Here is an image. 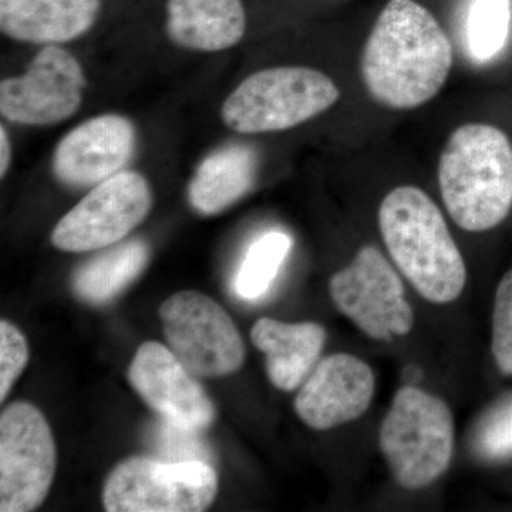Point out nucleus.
I'll return each mask as SVG.
<instances>
[{
	"label": "nucleus",
	"mask_w": 512,
	"mask_h": 512,
	"mask_svg": "<svg viewBox=\"0 0 512 512\" xmlns=\"http://www.w3.org/2000/svg\"><path fill=\"white\" fill-rule=\"evenodd\" d=\"M453 67V46L430 10L414 0H389L367 37L360 73L370 97L392 110L433 100Z\"/></svg>",
	"instance_id": "f257e3e1"
},
{
	"label": "nucleus",
	"mask_w": 512,
	"mask_h": 512,
	"mask_svg": "<svg viewBox=\"0 0 512 512\" xmlns=\"http://www.w3.org/2000/svg\"><path fill=\"white\" fill-rule=\"evenodd\" d=\"M379 228L394 264L426 301L458 299L466 288V262L426 192L413 185L390 191L380 204Z\"/></svg>",
	"instance_id": "f03ea898"
},
{
	"label": "nucleus",
	"mask_w": 512,
	"mask_h": 512,
	"mask_svg": "<svg viewBox=\"0 0 512 512\" xmlns=\"http://www.w3.org/2000/svg\"><path fill=\"white\" fill-rule=\"evenodd\" d=\"M439 185L444 207L458 227L490 231L512 208V143L501 128L458 127L443 148Z\"/></svg>",
	"instance_id": "7ed1b4c3"
},
{
	"label": "nucleus",
	"mask_w": 512,
	"mask_h": 512,
	"mask_svg": "<svg viewBox=\"0 0 512 512\" xmlns=\"http://www.w3.org/2000/svg\"><path fill=\"white\" fill-rule=\"evenodd\" d=\"M379 446L400 487H429L446 473L453 458V414L440 397L404 386L384 417Z\"/></svg>",
	"instance_id": "20e7f679"
},
{
	"label": "nucleus",
	"mask_w": 512,
	"mask_h": 512,
	"mask_svg": "<svg viewBox=\"0 0 512 512\" xmlns=\"http://www.w3.org/2000/svg\"><path fill=\"white\" fill-rule=\"evenodd\" d=\"M340 90L328 74L302 66L251 74L222 104L225 126L239 134L285 131L325 113Z\"/></svg>",
	"instance_id": "39448f33"
},
{
	"label": "nucleus",
	"mask_w": 512,
	"mask_h": 512,
	"mask_svg": "<svg viewBox=\"0 0 512 512\" xmlns=\"http://www.w3.org/2000/svg\"><path fill=\"white\" fill-rule=\"evenodd\" d=\"M217 494L218 476L210 463L134 456L110 471L103 505L109 512H201Z\"/></svg>",
	"instance_id": "423d86ee"
},
{
	"label": "nucleus",
	"mask_w": 512,
	"mask_h": 512,
	"mask_svg": "<svg viewBox=\"0 0 512 512\" xmlns=\"http://www.w3.org/2000/svg\"><path fill=\"white\" fill-rule=\"evenodd\" d=\"M168 348L197 377L234 375L245 362L244 340L234 320L210 296L181 291L160 306Z\"/></svg>",
	"instance_id": "0eeeda50"
},
{
	"label": "nucleus",
	"mask_w": 512,
	"mask_h": 512,
	"mask_svg": "<svg viewBox=\"0 0 512 512\" xmlns=\"http://www.w3.org/2000/svg\"><path fill=\"white\" fill-rule=\"evenodd\" d=\"M56 466V443L43 413L32 403L9 404L0 416V511L39 508Z\"/></svg>",
	"instance_id": "6e6552de"
},
{
	"label": "nucleus",
	"mask_w": 512,
	"mask_h": 512,
	"mask_svg": "<svg viewBox=\"0 0 512 512\" xmlns=\"http://www.w3.org/2000/svg\"><path fill=\"white\" fill-rule=\"evenodd\" d=\"M329 291L336 308L370 339L392 342L412 332L414 312L402 279L372 245L332 276Z\"/></svg>",
	"instance_id": "1a4fd4ad"
},
{
	"label": "nucleus",
	"mask_w": 512,
	"mask_h": 512,
	"mask_svg": "<svg viewBox=\"0 0 512 512\" xmlns=\"http://www.w3.org/2000/svg\"><path fill=\"white\" fill-rule=\"evenodd\" d=\"M153 192L137 171L123 170L94 185L79 204L57 222L53 247L63 252L97 251L119 244L146 220Z\"/></svg>",
	"instance_id": "9d476101"
},
{
	"label": "nucleus",
	"mask_w": 512,
	"mask_h": 512,
	"mask_svg": "<svg viewBox=\"0 0 512 512\" xmlns=\"http://www.w3.org/2000/svg\"><path fill=\"white\" fill-rule=\"evenodd\" d=\"M86 87L79 60L60 46H45L25 74L0 83V114L20 126H55L79 111Z\"/></svg>",
	"instance_id": "9b49d317"
},
{
	"label": "nucleus",
	"mask_w": 512,
	"mask_h": 512,
	"mask_svg": "<svg viewBox=\"0 0 512 512\" xmlns=\"http://www.w3.org/2000/svg\"><path fill=\"white\" fill-rule=\"evenodd\" d=\"M128 383L161 419L201 431L214 423V403L197 376L173 350L158 342L137 349L127 372Z\"/></svg>",
	"instance_id": "f8f14e48"
},
{
	"label": "nucleus",
	"mask_w": 512,
	"mask_h": 512,
	"mask_svg": "<svg viewBox=\"0 0 512 512\" xmlns=\"http://www.w3.org/2000/svg\"><path fill=\"white\" fill-rule=\"evenodd\" d=\"M372 367L360 357L336 353L320 360L296 394L293 409L316 431H326L357 420L375 396Z\"/></svg>",
	"instance_id": "ddd939ff"
},
{
	"label": "nucleus",
	"mask_w": 512,
	"mask_h": 512,
	"mask_svg": "<svg viewBox=\"0 0 512 512\" xmlns=\"http://www.w3.org/2000/svg\"><path fill=\"white\" fill-rule=\"evenodd\" d=\"M136 150V128L120 114H101L74 127L57 144L53 175L72 188H93L121 173Z\"/></svg>",
	"instance_id": "4468645a"
},
{
	"label": "nucleus",
	"mask_w": 512,
	"mask_h": 512,
	"mask_svg": "<svg viewBox=\"0 0 512 512\" xmlns=\"http://www.w3.org/2000/svg\"><path fill=\"white\" fill-rule=\"evenodd\" d=\"M101 0H0V30L16 42L59 46L86 35Z\"/></svg>",
	"instance_id": "2eb2a0df"
},
{
	"label": "nucleus",
	"mask_w": 512,
	"mask_h": 512,
	"mask_svg": "<svg viewBox=\"0 0 512 512\" xmlns=\"http://www.w3.org/2000/svg\"><path fill=\"white\" fill-rule=\"evenodd\" d=\"M251 340L265 355L269 382L282 392H293L318 363L326 330L315 322L285 323L261 318L251 330Z\"/></svg>",
	"instance_id": "dca6fc26"
},
{
	"label": "nucleus",
	"mask_w": 512,
	"mask_h": 512,
	"mask_svg": "<svg viewBox=\"0 0 512 512\" xmlns=\"http://www.w3.org/2000/svg\"><path fill=\"white\" fill-rule=\"evenodd\" d=\"M165 10L171 42L192 52L231 49L247 32L242 0H167Z\"/></svg>",
	"instance_id": "f3484780"
},
{
	"label": "nucleus",
	"mask_w": 512,
	"mask_h": 512,
	"mask_svg": "<svg viewBox=\"0 0 512 512\" xmlns=\"http://www.w3.org/2000/svg\"><path fill=\"white\" fill-rule=\"evenodd\" d=\"M258 161L242 144L220 148L200 165L187 188L192 210L204 217L218 215L237 204L254 187Z\"/></svg>",
	"instance_id": "a211bd4d"
},
{
	"label": "nucleus",
	"mask_w": 512,
	"mask_h": 512,
	"mask_svg": "<svg viewBox=\"0 0 512 512\" xmlns=\"http://www.w3.org/2000/svg\"><path fill=\"white\" fill-rule=\"evenodd\" d=\"M150 247L140 238L128 239L93 256L73 272L77 298L90 305H104L126 291L143 274Z\"/></svg>",
	"instance_id": "6ab92c4d"
},
{
	"label": "nucleus",
	"mask_w": 512,
	"mask_h": 512,
	"mask_svg": "<svg viewBox=\"0 0 512 512\" xmlns=\"http://www.w3.org/2000/svg\"><path fill=\"white\" fill-rule=\"evenodd\" d=\"M292 248V238L282 231L266 232L245 255L235 278V291L242 299L255 301L269 291Z\"/></svg>",
	"instance_id": "aec40b11"
},
{
	"label": "nucleus",
	"mask_w": 512,
	"mask_h": 512,
	"mask_svg": "<svg viewBox=\"0 0 512 512\" xmlns=\"http://www.w3.org/2000/svg\"><path fill=\"white\" fill-rule=\"evenodd\" d=\"M511 0H474L467 20L468 47L477 60L493 59L510 35Z\"/></svg>",
	"instance_id": "412c9836"
},
{
	"label": "nucleus",
	"mask_w": 512,
	"mask_h": 512,
	"mask_svg": "<svg viewBox=\"0 0 512 512\" xmlns=\"http://www.w3.org/2000/svg\"><path fill=\"white\" fill-rule=\"evenodd\" d=\"M491 350L500 372L512 376V269L495 292Z\"/></svg>",
	"instance_id": "4be33fe9"
},
{
	"label": "nucleus",
	"mask_w": 512,
	"mask_h": 512,
	"mask_svg": "<svg viewBox=\"0 0 512 512\" xmlns=\"http://www.w3.org/2000/svg\"><path fill=\"white\" fill-rule=\"evenodd\" d=\"M478 454L490 460L512 456V399L483 417L474 436Z\"/></svg>",
	"instance_id": "5701e85b"
},
{
	"label": "nucleus",
	"mask_w": 512,
	"mask_h": 512,
	"mask_svg": "<svg viewBox=\"0 0 512 512\" xmlns=\"http://www.w3.org/2000/svg\"><path fill=\"white\" fill-rule=\"evenodd\" d=\"M28 363L29 346L25 335L3 319L0 322V402H5Z\"/></svg>",
	"instance_id": "b1692460"
},
{
	"label": "nucleus",
	"mask_w": 512,
	"mask_h": 512,
	"mask_svg": "<svg viewBox=\"0 0 512 512\" xmlns=\"http://www.w3.org/2000/svg\"><path fill=\"white\" fill-rule=\"evenodd\" d=\"M200 431L177 426L170 421H161L153 437L156 446L167 460L165 461H207L210 458L207 448L198 437Z\"/></svg>",
	"instance_id": "393cba45"
},
{
	"label": "nucleus",
	"mask_w": 512,
	"mask_h": 512,
	"mask_svg": "<svg viewBox=\"0 0 512 512\" xmlns=\"http://www.w3.org/2000/svg\"><path fill=\"white\" fill-rule=\"evenodd\" d=\"M10 160H12V148L5 127H0V177L5 178L8 174Z\"/></svg>",
	"instance_id": "a878e982"
}]
</instances>
